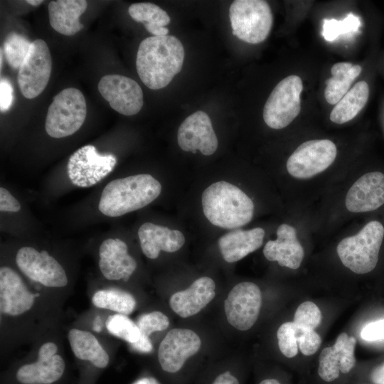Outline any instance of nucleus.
Segmentation results:
<instances>
[{"label":"nucleus","instance_id":"obj_1","mask_svg":"<svg viewBox=\"0 0 384 384\" xmlns=\"http://www.w3.org/2000/svg\"><path fill=\"white\" fill-rule=\"evenodd\" d=\"M184 55L183 46L175 36L146 38L140 43L137 50V73L149 88H164L181 70Z\"/></svg>","mask_w":384,"mask_h":384},{"label":"nucleus","instance_id":"obj_2","mask_svg":"<svg viewBox=\"0 0 384 384\" xmlns=\"http://www.w3.org/2000/svg\"><path fill=\"white\" fill-rule=\"evenodd\" d=\"M161 192L159 181L148 174L114 179L103 188L98 208L106 216L119 217L145 207Z\"/></svg>","mask_w":384,"mask_h":384},{"label":"nucleus","instance_id":"obj_3","mask_svg":"<svg viewBox=\"0 0 384 384\" xmlns=\"http://www.w3.org/2000/svg\"><path fill=\"white\" fill-rule=\"evenodd\" d=\"M203 211L210 223L225 229L247 224L254 214L251 198L236 186L220 181L202 193Z\"/></svg>","mask_w":384,"mask_h":384},{"label":"nucleus","instance_id":"obj_4","mask_svg":"<svg viewBox=\"0 0 384 384\" xmlns=\"http://www.w3.org/2000/svg\"><path fill=\"white\" fill-rule=\"evenodd\" d=\"M383 237V225L377 220L370 221L356 235L343 239L337 245V254L352 272H370L377 265Z\"/></svg>","mask_w":384,"mask_h":384},{"label":"nucleus","instance_id":"obj_5","mask_svg":"<svg viewBox=\"0 0 384 384\" xmlns=\"http://www.w3.org/2000/svg\"><path fill=\"white\" fill-rule=\"evenodd\" d=\"M232 33L241 41L258 44L269 36L273 23L268 3L262 0H235L229 9Z\"/></svg>","mask_w":384,"mask_h":384},{"label":"nucleus","instance_id":"obj_6","mask_svg":"<svg viewBox=\"0 0 384 384\" xmlns=\"http://www.w3.org/2000/svg\"><path fill=\"white\" fill-rule=\"evenodd\" d=\"M87 115L85 98L82 92L68 87L57 94L50 105L45 128L53 138L73 134L83 124Z\"/></svg>","mask_w":384,"mask_h":384},{"label":"nucleus","instance_id":"obj_7","mask_svg":"<svg viewBox=\"0 0 384 384\" xmlns=\"http://www.w3.org/2000/svg\"><path fill=\"white\" fill-rule=\"evenodd\" d=\"M302 89V81L295 75L286 77L275 86L263 109V119L268 127L284 128L297 117Z\"/></svg>","mask_w":384,"mask_h":384},{"label":"nucleus","instance_id":"obj_8","mask_svg":"<svg viewBox=\"0 0 384 384\" xmlns=\"http://www.w3.org/2000/svg\"><path fill=\"white\" fill-rule=\"evenodd\" d=\"M117 158L112 154H100L93 145H85L69 158L67 172L72 183L87 188L104 179L112 171Z\"/></svg>","mask_w":384,"mask_h":384},{"label":"nucleus","instance_id":"obj_9","mask_svg":"<svg viewBox=\"0 0 384 384\" xmlns=\"http://www.w3.org/2000/svg\"><path fill=\"white\" fill-rule=\"evenodd\" d=\"M336 154V146L329 139L305 142L289 157L287 171L297 178H309L326 170L335 160Z\"/></svg>","mask_w":384,"mask_h":384},{"label":"nucleus","instance_id":"obj_10","mask_svg":"<svg viewBox=\"0 0 384 384\" xmlns=\"http://www.w3.org/2000/svg\"><path fill=\"white\" fill-rule=\"evenodd\" d=\"M51 70L52 58L47 43L42 39L33 41L18 74L23 95L33 99L41 94L48 85Z\"/></svg>","mask_w":384,"mask_h":384},{"label":"nucleus","instance_id":"obj_11","mask_svg":"<svg viewBox=\"0 0 384 384\" xmlns=\"http://www.w3.org/2000/svg\"><path fill=\"white\" fill-rule=\"evenodd\" d=\"M262 305V294L257 285L245 282L236 284L225 300L228 321L240 331L250 329L256 322Z\"/></svg>","mask_w":384,"mask_h":384},{"label":"nucleus","instance_id":"obj_12","mask_svg":"<svg viewBox=\"0 0 384 384\" xmlns=\"http://www.w3.org/2000/svg\"><path fill=\"white\" fill-rule=\"evenodd\" d=\"M16 263L28 278L46 287H63L68 284L64 269L46 250L23 247L16 253Z\"/></svg>","mask_w":384,"mask_h":384},{"label":"nucleus","instance_id":"obj_13","mask_svg":"<svg viewBox=\"0 0 384 384\" xmlns=\"http://www.w3.org/2000/svg\"><path fill=\"white\" fill-rule=\"evenodd\" d=\"M201 345L200 337L192 330H170L161 341L158 351L161 370L168 374H178L186 361L198 351Z\"/></svg>","mask_w":384,"mask_h":384},{"label":"nucleus","instance_id":"obj_14","mask_svg":"<svg viewBox=\"0 0 384 384\" xmlns=\"http://www.w3.org/2000/svg\"><path fill=\"white\" fill-rule=\"evenodd\" d=\"M98 90L110 107L121 114L134 115L142 108V90L130 78L116 74L105 75L98 82Z\"/></svg>","mask_w":384,"mask_h":384},{"label":"nucleus","instance_id":"obj_15","mask_svg":"<svg viewBox=\"0 0 384 384\" xmlns=\"http://www.w3.org/2000/svg\"><path fill=\"white\" fill-rule=\"evenodd\" d=\"M356 340L343 332L332 346L324 348L319 358L317 374L325 383L338 381L343 375L349 374L356 366L354 349Z\"/></svg>","mask_w":384,"mask_h":384},{"label":"nucleus","instance_id":"obj_16","mask_svg":"<svg viewBox=\"0 0 384 384\" xmlns=\"http://www.w3.org/2000/svg\"><path fill=\"white\" fill-rule=\"evenodd\" d=\"M177 141L182 150L193 154L199 150L205 156L214 154L218 146L210 119L203 111H196L186 118L178 128Z\"/></svg>","mask_w":384,"mask_h":384},{"label":"nucleus","instance_id":"obj_17","mask_svg":"<svg viewBox=\"0 0 384 384\" xmlns=\"http://www.w3.org/2000/svg\"><path fill=\"white\" fill-rule=\"evenodd\" d=\"M58 347L53 342L43 344L36 362L22 366L16 378L22 384H50L58 380L65 370L63 358L57 354Z\"/></svg>","mask_w":384,"mask_h":384},{"label":"nucleus","instance_id":"obj_18","mask_svg":"<svg viewBox=\"0 0 384 384\" xmlns=\"http://www.w3.org/2000/svg\"><path fill=\"white\" fill-rule=\"evenodd\" d=\"M384 204V174L375 171L360 177L346 197V208L353 213L374 210Z\"/></svg>","mask_w":384,"mask_h":384},{"label":"nucleus","instance_id":"obj_19","mask_svg":"<svg viewBox=\"0 0 384 384\" xmlns=\"http://www.w3.org/2000/svg\"><path fill=\"white\" fill-rule=\"evenodd\" d=\"M35 295L31 292L18 274L9 267L0 269V310L1 314L18 316L33 305Z\"/></svg>","mask_w":384,"mask_h":384},{"label":"nucleus","instance_id":"obj_20","mask_svg":"<svg viewBox=\"0 0 384 384\" xmlns=\"http://www.w3.org/2000/svg\"><path fill=\"white\" fill-rule=\"evenodd\" d=\"M127 244L119 238L104 240L99 249V267L109 280L127 281L137 268L135 260L128 254Z\"/></svg>","mask_w":384,"mask_h":384},{"label":"nucleus","instance_id":"obj_21","mask_svg":"<svg viewBox=\"0 0 384 384\" xmlns=\"http://www.w3.org/2000/svg\"><path fill=\"white\" fill-rule=\"evenodd\" d=\"M277 239L269 240L263 254L270 261H277L282 267L296 270L299 267L304 255L303 247L297 239V230L287 224H282L277 230Z\"/></svg>","mask_w":384,"mask_h":384},{"label":"nucleus","instance_id":"obj_22","mask_svg":"<svg viewBox=\"0 0 384 384\" xmlns=\"http://www.w3.org/2000/svg\"><path fill=\"white\" fill-rule=\"evenodd\" d=\"M215 284L208 277L195 280L186 289L176 292L169 300L173 311L183 318L198 314L214 298Z\"/></svg>","mask_w":384,"mask_h":384},{"label":"nucleus","instance_id":"obj_23","mask_svg":"<svg viewBox=\"0 0 384 384\" xmlns=\"http://www.w3.org/2000/svg\"><path fill=\"white\" fill-rule=\"evenodd\" d=\"M138 236L143 253L150 259L157 258L161 250L176 252L185 242V237L181 231L151 223L142 224Z\"/></svg>","mask_w":384,"mask_h":384},{"label":"nucleus","instance_id":"obj_24","mask_svg":"<svg viewBox=\"0 0 384 384\" xmlns=\"http://www.w3.org/2000/svg\"><path fill=\"white\" fill-rule=\"evenodd\" d=\"M264 236L265 230L261 228L237 229L220 238L218 246L223 259L228 262H235L260 248Z\"/></svg>","mask_w":384,"mask_h":384},{"label":"nucleus","instance_id":"obj_25","mask_svg":"<svg viewBox=\"0 0 384 384\" xmlns=\"http://www.w3.org/2000/svg\"><path fill=\"white\" fill-rule=\"evenodd\" d=\"M87 7V1L85 0L51 1L48 6L49 23L58 33L73 36L83 28L79 17Z\"/></svg>","mask_w":384,"mask_h":384},{"label":"nucleus","instance_id":"obj_26","mask_svg":"<svg viewBox=\"0 0 384 384\" xmlns=\"http://www.w3.org/2000/svg\"><path fill=\"white\" fill-rule=\"evenodd\" d=\"M68 340L71 349L78 358L89 361L100 368H105L108 365L109 355L92 333L73 329L68 333Z\"/></svg>","mask_w":384,"mask_h":384},{"label":"nucleus","instance_id":"obj_27","mask_svg":"<svg viewBox=\"0 0 384 384\" xmlns=\"http://www.w3.org/2000/svg\"><path fill=\"white\" fill-rule=\"evenodd\" d=\"M362 68L348 62L334 64L331 68V78L326 80L324 90L326 100L330 105H336L348 92L354 80L360 75Z\"/></svg>","mask_w":384,"mask_h":384},{"label":"nucleus","instance_id":"obj_28","mask_svg":"<svg viewBox=\"0 0 384 384\" xmlns=\"http://www.w3.org/2000/svg\"><path fill=\"white\" fill-rule=\"evenodd\" d=\"M369 97V86L366 81H359L335 105L330 119L343 124L353 119L364 107Z\"/></svg>","mask_w":384,"mask_h":384},{"label":"nucleus","instance_id":"obj_29","mask_svg":"<svg viewBox=\"0 0 384 384\" xmlns=\"http://www.w3.org/2000/svg\"><path fill=\"white\" fill-rule=\"evenodd\" d=\"M128 13L134 21L142 23L154 36H168L169 31L165 26L170 23V17L157 5L147 2L132 4Z\"/></svg>","mask_w":384,"mask_h":384},{"label":"nucleus","instance_id":"obj_30","mask_svg":"<svg viewBox=\"0 0 384 384\" xmlns=\"http://www.w3.org/2000/svg\"><path fill=\"white\" fill-rule=\"evenodd\" d=\"M92 302L98 308L124 315L130 314L136 306V300L131 294L116 289L97 291L92 296Z\"/></svg>","mask_w":384,"mask_h":384},{"label":"nucleus","instance_id":"obj_31","mask_svg":"<svg viewBox=\"0 0 384 384\" xmlns=\"http://www.w3.org/2000/svg\"><path fill=\"white\" fill-rule=\"evenodd\" d=\"M106 328L112 335L131 343L137 342L141 336V332L137 324L121 314H115L108 316Z\"/></svg>","mask_w":384,"mask_h":384},{"label":"nucleus","instance_id":"obj_32","mask_svg":"<svg viewBox=\"0 0 384 384\" xmlns=\"http://www.w3.org/2000/svg\"><path fill=\"white\" fill-rule=\"evenodd\" d=\"M31 43L24 36L12 32L4 43V52L12 68H20L30 49Z\"/></svg>","mask_w":384,"mask_h":384},{"label":"nucleus","instance_id":"obj_33","mask_svg":"<svg viewBox=\"0 0 384 384\" xmlns=\"http://www.w3.org/2000/svg\"><path fill=\"white\" fill-rule=\"evenodd\" d=\"M360 26L359 18L351 13L342 21L324 19L322 35L326 41H333L341 36L356 32Z\"/></svg>","mask_w":384,"mask_h":384},{"label":"nucleus","instance_id":"obj_34","mask_svg":"<svg viewBox=\"0 0 384 384\" xmlns=\"http://www.w3.org/2000/svg\"><path fill=\"white\" fill-rule=\"evenodd\" d=\"M321 321V313L319 307L312 302L306 301L297 309L293 323L296 326L314 329Z\"/></svg>","mask_w":384,"mask_h":384},{"label":"nucleus","instance_id":"obj_35","mask_svg":"<svg viewBox=\"0 0 384 384\" xmlns=\"http://www.w3.org/2000/svg\"><path fill=\"white\" fill-rule=\"evenodd\" d=\"M141 335L148 336L153 332L166 329L169 326V318L161 311H152L142 314L137 319Z\"/></svg>","mask_w":384,"mask_h":384},{"label":"nucleus","instance_id":"obj_36","mask_svg":"<svg viewBox=\"0 0 384 384\" xmlns=\"http://www.w3.org/2000/svg\"><path fill=\"white\" fill-rule=\"evenodd\" d=\"M277 336L279 348L284 356L293 358L298 353V345L292 321L282 324L277 330Z\"/></svg>","mask_w":384,"mask_h":384},{"label":"nucleus","instance_id":"obj_37","mask_svg":"<svg viewBox=\"0 0 384 384\" xmlns=\"http://www.w3.org/2000/svg\"><path fill=\"white\" fill-rule=\"evenodd\" d=\"M294 326L297 345L302 354L306 356L314 354L321 343L320 336L314 329L299 327L294 324Z\"/></svg>","mask_w":384,"mask_h":384},{"label":"nucleus","instance_id":"obj_38","mask_svg":"<svg viewBox=\"0 0 384 384\" xmlns=\"http://www.w3.org/2000/svg\"><path fill=\"white\" fill-rule=\"evenodd\" d=\"M361 336L367 341L384 339V319L366 325L361 332Z\"/></svg>","mask_w":384,"mask_h":384},{"label":"nucleus","instance_id":"obj_39","mask_svg":"<svg viewBox=\"0 0 384 384\" xmlns=\"http://www.w3.org/2000/svg\"><path fill=\"white\" fill-rule=\"evenodd\" d=\"M14 101V89L11 82L5 78L0 82V110L1 112L10 109Z\"/></svg>","mask_w":384,"mask_h":384},{"label":"nucleus","instance_id":"obj_40","mask_svg":"<svg viewBox=\"0 0 384 384\" xmlns=\"http://www.w3.org/2000/svg\"><path fill=\"white\" fill-rule=\"evenodd\" d=\"M20 203L5 188H0V210L1 212H18Z\"/></svg>","mask_w":384,"mask_h":384},{"label":"nucleus","instance_id":"obj_41","mask_svg":"<svg viewBox=\"0 0 384 384\" xmlns=\"http://www.w3.org/2000/svg\"><path fill=\"white\" fill-rule=\"evenodd\" d=\"M209 384H240V380L230 370H225L216 374Z\"/></svg>","mask_w":384,"mask_h":384},{"label":"nucleus","instance_id":"obj_42","mask_svg":"<svg viewBox=\"0 0 384 384\" xmlns=\"http://www.w3.org/2000/svg\"><path fill=\"white\" fill-rule=\"evenodd\" d=\"M368 379L373 384H384V363L374 367L369 372Z\"/></svg>","mask_w":384,"mask_h":384},{"label":"nucleus","instance_id":"obj_43","mask_svg":"<svg viewBox=\"0 0 384 384\" xmlns=\"http://www.w3.org/2000/svg\"><path fill=\"white\" fill-rule=\"evenodd\" d=\"M131 347L142 353H149L153 350L152 343L148 336L141 335L140 338L130 344Z\"/></svg>","mask_w":384,"mask_h":384},{"label":"nucleus","instance_id":"obj_44","mask_svg":"<svg viewBox=\"0 0 384 384\" xmlns=\"http://www.w3.org/2000/svg\"><path fill=\"white\" fill-rule=\"evenodd\" d=\"M132 384H161L156 378L151 376L142 377Z\"/></svg>","mask_w":384,"mask_h":384},{"label":"nucleus","instance_id":"obj_45","mask_svg":"<svg viewBox=\"0 0 384 384\" xmlns=\"http://www.w3.org/2000/svg\"><path fill=\"white\" fill-rule=\"evenodd\" d=\"M258 384H283L282 380L275 377H266L258 383Z\"/></svg>","mask_w":384,"mask_h":384},{"label":"nucleus","instance_id":"obj_46","mask_svg":"<svg viewBox=\"0 0 384 384\" xmlns=\"http://www.w3.org/2000/svg\"><path fill=\"white\" fill-rule=\"evenodd\" d=\"M26 3L34 6H37L43 3V1L42 0H27Z\"/></svg>","mask_w":384,"mask_h":384}]
</instances>
